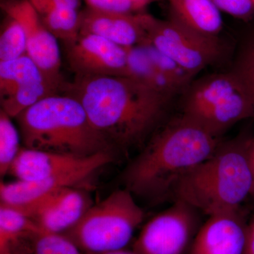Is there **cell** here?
<instances>
[{
    "label": "cell",
    "mask_w": 254,
    "mask_h": 254,
    "mask_svg": "<svg viewBox=\"0 0 254 254\" xmlns=\"http://www.w3.org/2000/svg\"><path fill=\"white\" fill-rule=\"evenodd\" d=\"M41 232L38 225L19 209L0 205V252L9 250L11 245L25 237Z\"/></svg>",
    "instance_id": "obj_19"
},
{
    "label": "cell",
    "mask_w": 254,
    "mask_h": 254,
    "mask_svg": "<svg viewBox=\"0 0 254 254\" xmlns=\"http://www.w3.org/2000/svg\"><path fill=\"white\" fill-rule=\"evenodd\" d=\"M128 64L130 77L173 98L181 93L173 82L155 66L144 45L128 48Z\"/></svg>",
    "instance_id": "obj_17"
},
{
    "label": "cell",
    "mask_w": 254,
    "mask_h": 254,
    "mask_svg": "<svg viewBox=\"0 0 254 254\" xmlns=\"http://www.w3.org/2000/svg\"><path fill=\"white\" fill-rule=\"evenodd\" d=\"M248 156L254 180V136L251 137L249 142Z\"/></svg>",
    "instance_id": "obj_31"
},
{
    "label": "cell",
    "mask_w": 254,
    "mask_h": 254,
    "mask_svg": "<svg viewBox=\"0 0 254 254\" xmlns=\"http://www.w3.org/2000/svg\"><path fill=\"white\" fill-rule=\"evenodd\" d=\"M38 13L48 29L65 44L72 43L79 36L81 12L78 9L54 7Z\"/></svg>",
    "instance_id": "obj_21"
},
{
    "label": "cell",
    "mask_w": 254,
    "mask_h": 254,
    "mask_svg": "<svg viewBox=\"0 0 254 254\" xmlns=\"http://www.w3.org/2000/svg\"><path fill=\"white\" fill-rule=\"evenodd\" d=\"M9 18L0 35V62L9 61L27 55L23 26L16 20Z\"/></svg>",
    "instance_id": "obj_23"
},
{
    "label": "cell",
    "mask_w": 254,
    "mask_h": 254,
    "mask_svg": "<svg viewBox=\"0 0 254 254\" xmlns=\"http://www.w3.org/2000/svg\"><path fill=\"white\" fill-rule=\"evenodd\" d=\"M143 44L150 59L159 71L173 82L180 93H183L193 81L194 76L190 74L176 62L155 48L149 42L146 41Z\"/></svg>",
    "instance_id": "obj_24"
},
{
    "label": "cell",
    "mask_w": 254,
    "mask_h": 254,
    "mask_svg": "<svg viewBox=\"0 0 254 254\" xmlns=\"http://www.w3.org/2000/svg\"><path fill=\"white\" fill-rule=\"evenodd\" d=\"M155 1H157V0H134L135 2L136 3L141 11L146 7L148 5L151 4L152 2Z\"/></svg>",
    "instance_id": "obj_32"
},
{
    "label": "cell",
    "mask_w": 254,
    "mask_h": 254,
    "mask_svg": "<svg viewBox=\"0 0 254 254\" xmlns=\"http://www.w3.org/2000/svg\"><path fill=\"white\" fill-rule=\"evenodd\" d=\"M93 204L86 192L71 187L55 190L31 204L16 208L29 216L42 232L65 234Z\"/></svg>",
    "instance_id": "obj_11"
},
{
    "label": "cell",
    "mask_w": 254,
    "mask_h": 254,
    "mask_svg": "<svg viewBox=\"0 0 254 254\" xmlns=\"http://www.w3.org/2000/svg\"><path fill=\"white\" fill-rule=\"evenodd\" d=\"M15 119L25 148L79 157L111 151L72 95H50Z\"/></svg>",
    "instance_id": "obj_4"
},
{
    "label": "cell",
    "mask_w": 254,
    "mask_h": 254,
    "mask_svg": "<svg viewBox=\"0 0 254 254\" xmlns=\"http://www.w3.org/2000/svg\"><path fill=\"white\" fill-rule=\"evenodd\" d=\"M101 254H137L134 251H128L126 250L125 249L123 250L113 251V252H106V253H103Z\"/></svg>",
    "instance_id": "obj_33"
},
{
    "label": "cell",
    "mask_w": 254,
    "mask_h": 254,
    "mask_svg": "<svg viewBox=\"0 0 254 254\" xmlns=\"http://www.w3.org/2000/svg\"><path fill=\"white\" fill-rule=\"evenodd\" d=\"M33 254H86L64 234L39 232L33 236Z\"/></svg>",
    "instance_id": "obj_25"
},
{
    "label": "cell",
    "mask_w": 254,
    "mask_h": 254,
    "mask_svg": "<svg viewBox=\"0 0 254 254\" xmlns=\"http://www.w3.org/2000/svg\"><path fill=\"white\" fill-rule=\"evenodd\" d=\"M196 209L181 200L146 222L135 240L137 254H185L199 229Z\"/></svg>",
    "instance_id": "obj_8"
},
{
    "label": "cell",
    "mask_w": 254,
    "mask_h": 254,
    "mask_svg": "<svg viewBox=\"0 0 254 254\" xmlns=\"http://www.w3.org/2000/svg\"><path fill=\"white\" fill-rule=\"evenodd\" d=\"M38 12L49 8H70L78 9L81 0H29Z\"/></svg>",
    "instance_id": "obj_29"
},
{
    "label": "cell",
    "mask_w": 254,
    "mask_h": 254,
    "mask_svg": "<svg viewBox=\"0 0 254 254\" xmlns=\"http://www.w3.org/2000/svg\"><path fill=\"white\" fill-rule=\"evenodd\" d=\"M220 139L179 117L159 130L123 174L125 188L153 200L173 196L183 176L215 153Z\"/></svg>",
    "instance_id": "obj_2"
},
{
    "label": "cell",
    "mask_w": 254,
    "mask_h": 254,
    "mask_svg": "<svg viewBox=\"0 0 254 254\" xmlns=\"http://www.w3.org/2000/svg\"><path fill=\"white\" fill-rule=\"evenodd\" d=\"M66 48L76 76H129L127 48L93 34H80Z\"/></svg>",
    "instance_id": "obj_10"
},
{
    "label": "cell",
    "mask_w": 254,
    "mask_h": 254,
    "mask_svg": "<svg viewBox=\"0 0 254 254\" xmlns=\"http://www.w3.org/2000/svg\"><path fill=\"white\" fill-rule=\"evenodd\" d=\"M142 18L148 41L194 77L221 56L218 38L200 34L172 18L160 20L143 12Z\"/></svg>",
    "instance_id": "obj_7"
},
{
    "label": "cell",
    "mask_w": 254,
    "mask_h": 254,
    "mask_svg": "<svg viewBox=\"0 0 254 254\" xmlns=\"http://www.w3.org/2000/svg\"><path fill=\"white\" fill-rule=\"evenodd\" d=\"M245 254H254V214L248 221V233Z\"/></svg>",
    "instance_id": "obj_30"
},
{
    "label": "cell",
    "mask_w": 254,
    "mask_h": 254,
    "mask_svg": "<svg viewBox=\"0 0 254 254\" xmlns=\"http://www.w3.org/2000/svg\"><path fill=\"white\" fill-rule=\"evenodd\" d=\"M252 1V2L253 3V4L254 5V0H251Z\"/></svg>",
    "instance_id": "obj_34"
},
{
    "label": "cell",
    "mask_w": 254,
    "mask_h": 254,
    "mask_svg": "<svg viewBox=\"0 0 254 254\" xmlns=\"http://www.w3.org/2000/svg\"><path fill=\"white\" fill-rule=\"evenodd\" d=\"M250 138L219 145L210 158L183 176L174 190L181 200L208 216L235 213L254 195V180L248 156Z\"/></svg>",
    "instance_id": "obj_3"
},
{
    "label": "cell",
    "mask_w": 254,
    "mask_h": 254,
    "mask_svg": "<svg viewBox=\"0 0 254 254\" xmlns=\"http://www.w3.org/2000/svg\"><path fill=\"white\" fill-rule=\"evenodd\" d=\"M89 9L102 12L137 14L141 10L134 0H83Z\"/></svg>",
    "instance_id": "obj_27"
},
{
    "label": "cell",
    "mask_w": 254,
    "mask_h": 254,
    "mask_svg": "<svg viewBox=\"0 0 254 254\" xmlns=\"http://www.w3.org/2000/svg\"><path fill=\"white\" fill-rule=\"evenodd\" d=\"M182 94V116L216 138L242 120L254 119L253 102L233 71L193 79Z\"/></svg>",
    "instance_id": "obj_5"
},
{
    "label": "cell",
    "mask_w": 254,
    "mask_h": 254,
    "mask_svg": "<svg viewBox=\"0 0 254 254\" xmlns=\"http://www.w3.org/2000/svg\"><path fill=\"white\" fill-rule=\"evenodd\" d=\"M248 221L242 210L209 216L187 254H245Z\"/></svg>",
    "instance_id": "obj_13"
},
{
    "label": "cell",
    "mask_w": 254,
    "mask_h": 254,
    "mask_svg": "<svg viewBox=\"0 0 254 254\" xmlns=\"http://www.w3.org/2000/svg\"><path fill=\"white\" fill-rule=\"evenodd\" d=\"M144 212L127 189L88 208L81 220L64 234L86 254L123 250L143 221Z\"/></svg>",
    "instance_id": "obj_6"
},
{
    "label": "cell",
    "mask_w": 254,
    "mask_h": 254,
    "mask_svg": "<svg viewBox=\"0 0 254 254\" xmlns=\"http://www.w3.org/2000/svg\"><path fill=\"white\" fill-rule=\"evenodd\" d=\"M67 91L83 105L95 129L111 146L121 148L144 141L173 99L130 76H76Z\"/></svg>",
    "instance_id": "obj_1"
},
{
    "label": "cell",
    "mask_w": 254,
    "mask_h": 254,
    "mask_svg": "<svg viewBox=\"0 0 254 254\" xmlns=\"http://www.w3.org/2000/svg\"><path fill=\"white\" fill-rule=\"evenodd\" d=\"M63 83L46 80L21 87L12 94L1 98V110L11 118H16L41 100L58 93Z\"/></svg>",
    "instance_id": "obj_20"
},
{
    "label": "cell",
    "mask_w": 254,
    "mask_h": 254,
    "mask_svg": "<svg viewBox=\"0 0 254 254\" xmlns=\"http://www.w3.org/2000/svg\"><path fill=\"white\" fill-rule=\"evenodd\" d=\"M171 17L197 33L218 38L223 28L221 11L211 0H168Z\"/></svg>",
    "instance_id": "obj_16"
},
{
    "label": "cell",
    "mask_w": 254,
    "mask_h": 254,
    "mask_svg": "<svg viewBox=\"0 0 254 254\" xmlns=\"http://www.w3.org/2000/svg\"><path fill=\"white\" fill-rule=\"evenodd\" d=\"M97 154L74 156L24 147L15 159L9 173L19 181H40L81 168L89 163Z\"/></svg>",
    "instance_id": "obj_15"
},
{
    "label": "cell",
    "mask_w": 254,
    "mask_h": 254,
    "mask_svg": "<svg viewBox=\"0 0 254 254\" xmlns=\"http://www.w3.org/2000/svg\"><path fill=\"white\" fill-rule=\"evenodd\" d=\"M80 34L96 35L127 49L148 41L142 12L117 14L87 8L81 11Z\"/></svg>",
    "instance_id": "obj_14"
},
{
    "label": "cell",
    "mask_w": 254,
    "mask_h": 254,
    "mask_svg": "<svg viewBox=\"0 0 254 254\" xmlns=\"http://www.w3.org/2000/svg\"><path fill=\"white\" fill-rule=\"evenodd\" d=\"M221 12L233 17L250 21L254 17V5L251 0H211Z\"/></svg>",
    "instance_id": "obj_28"
},
{
    "label": "cell",
    "mask_w": 254,
    "mask_h": 254,
    "mask_svg": "<svg viewBox=\"0 0 254 254\" xmlns=\"http://www.w3.org/2000/svg\"><path fill=\"white\" fill-rule=\"evenodd\" d=\"M113 152L98 153L89 163L68 173L35 182L16 180L9 183L1 182L0 199L2 204L23 208L31 204L48 193L64 188L78 187L98 170L113 161Z\"/></svg>",
    "instance_id": "obj_12"
},
{
    "label": "cell",
    "mask_w": 254,
    "mask_h": 254,
    "mask_svg": "<svg viewBox=\"0 0 254 254\" xmlns=\"http://www.w3.org/2000/svg\"><path fill=\"white\" fill-rule=\"evenodd\" d=\"M21 137L9 117L4 111H0V175L4 177L9 173L11 165L21 148Z\"/></svg>",
    "instance_id": "obj_22"
},
{
    "label": "cell",
    "mask_w": 254,
    "mask_h": 254,
    "mask_svg": "<svg viewBox=\"0 0 254 254\" xmlns=\"http://www.w3.org/2000/svg\"><path fill=\"white\" fill-rule=\"evenodd\" d=\"M232 71L240 78L254 105V39L242 50Z\"/></svg>",
    "instance_id": "obj_26"
},
{
    "label": "cell",
    "mask_w": 254,
    "mask_h": 254,
    "mask_svg": "<svg viewBox=\"0 0 254 254\" xmlns=\"http://www.w3.org/2000/svg\"><path fill=\"white\" fill-rule=\"evenodd\" d=\"M1 7L9 17L16 20L23 26L28 56L39 66L48 79L63 83L58 38L45 26L29 0H6L1 4Z\"/></svg>",
    "instance_id": "obj_9"
},
{
    "label": "cell",
    "mask_w": 254,
    "mask_h": 254,
    "mask_svg": "<svg viewBox=\"0 0 254 254\" xmlns=\"http://www.w3.org/2000/svg\"><path fill=\"white\" fill-rule=\"evenodd\" d=\"M46 80L50 79L27 55L9 61L0 62L1 98L12 94L21 87Z\"/></svg>",
    "instance_id": "obj_18"
}]
</instances>
